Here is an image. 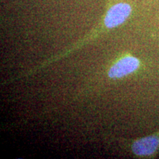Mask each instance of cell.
<instances>
[{"mask_svg": "<svg viewBox=\"0 0 159 159\" xmlns=\"http://www.w3.org/2000/svg\"><path fill=\"white\" fill-rule=\"evenodd\" d=\"M131 7L127 3H118L111 7L104 19L105 27L113 28L122 24L130 16Z\"/></svg>", "mask_w": 159, "mask_h": 159, "instance_id": "cell-1", "label": "cell"}, {"mask_svg": "<svg viewBox=\"0 0 159 159\" xmlns=\"http://www.w3.org/2000/svg\"><path fill=\"white\" fill-rule=\"evenodd\" d=\"M139 66V61L134 57H125L113 66L109 71V77L119 78L130 74Z\"/></svg>", "mask_w": 159, "mask_h": 159, "instance_id": "cell-2", "label": "cell"}, {"mask_svg": "<svg viewBox=\"0 0 159 159\" xmlns=\"http://www.w3.org/2000/svg\"><path fill=\"white\" fill-rule=\"evenodd\" d=\"M159 147V138L156 136H150L139 139L133 144L132 150L136 156H151Z\"/></svg>", "mask_w": 159, "mask_h": 159, "instance_id": "cell-3", "label": "cell"}]
</instances>
